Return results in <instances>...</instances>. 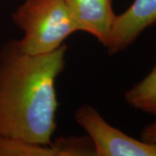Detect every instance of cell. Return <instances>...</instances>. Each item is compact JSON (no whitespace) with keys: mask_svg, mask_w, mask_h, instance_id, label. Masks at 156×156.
I'll list each match as a JSON object with an SVG mask.
<instances>
[{"mask_svg":"<svg viewBox=\"0 0 156 156\" xmlns=\"http://www.w3.org/2000/svg\"><path fill=\"white\" fill-rule=\"evenodd\" d=\"M68 47L41 55L23 52L18 41L0 49V136L49 145L56 128L55 83Z\"/></svg>","mask_w":156,"mask_h":156,"instance_id":"obj_1","label":"cell"},{"mask_svg":"<svg viewBox=\"0 0 156 156\" xmlns=\"http://www.w3.org/2000/svg\"><path fill=\"white\" fill-rule=\"evenodd\" d=\"M11 19L23 33L18 44L30 55L52 52L78 31L64 0H24Z\"/></svg>","mask_w":156,"mask_h":156,"instance_id":"obj_2","label":"cell"},{"mask_svg":"<svg viewBox=\"0 0 156 156\" xmlns=\"http://www.w3.org/2000/svg\"><path fill=\"white\" fill-rule=\"evenodd\" d=\"M75 119L91 140L95 156H156V144L123 133L108 122L91 105L79 107Z\"/></svg>","mask_w":156,"mask_h":156,"instance_id":"obj_3","label":"cell"},{"mask_svg":"<svg viewBox=\"0 0 156 156\" xmlns=\"http://www.w3.org/2000/svg\"><path fill=\"white\" fill-rule=\"evenodd\" d=\"M156 24V0H134L128 9L116 15L106 49L114 55L126 50L147 29Z\"/></svg>","mask_w":156,"mask_h":156,"instance_id":"obj_4","label":"cell"},{"mask_svg":"<svg viewBox=\"0 0 156 156\" xmlns=\"http://www.w3.org/2000/svg\"><path fill=\"white\" fill-rule=\"evenodd\" d=\"M78 31L93 36L108 47L116 14L113 0H64Z\"/></svg>","mask_w":156,"mask_h":156,"instance_id":"obj_5","label":"cell"},{"mask_svg":"<svg viewBox=\"0 0 156 156\" xmlns=\"http://www.w3.org/2000/svg\"><path fill=\"white\" fill-rule=\"evenodd\" d=\"M128 105L156 116V64L145 77L125 92Z\"/></svg>","mask_w":156,"mask_h":156,"instance_id":"obj_6","label":"cell"},{"mask_svg":"<svg viewBox=\"0 0 156 156\" xmlns=\"http://www.w3.org/2000/svg\"><path fill=\"white\" fill-rule=\"evenodd\" d=\"M0 156H59V153L53 141L44 145L0 136Z\"/></svg>","mask_w":156,"mask_h":156,"instance_id":"obj_7","label":"cell"},{"mask_svg":"<svg viewBox=\"0 0 156 156\" xmlns=\"http://www.w3.org/2000/svg\"><path fill=\"white\" fill-rule=\"evenodd\" d=\"M53 142L59 156H95L94 146L88 135L58 137Z\"/></svg>","mask_w":156,"mask_h":156,"instance_id":"obj_8","label":"cell"},{"mask_svg":"<svg viewBox=\"0 0 156 156\" xmlns=\"http://www.w3.org/2000/svg\"><path fill=\"white\" fill-rule=\"evenodd\" d=\"M140 139L147 142L156 144V119L144 127L140 133Z\"/></svg>","mask_w":156,"mask_h":156,"instance_id":"obj_9","label":"cell"}]
</instances>
